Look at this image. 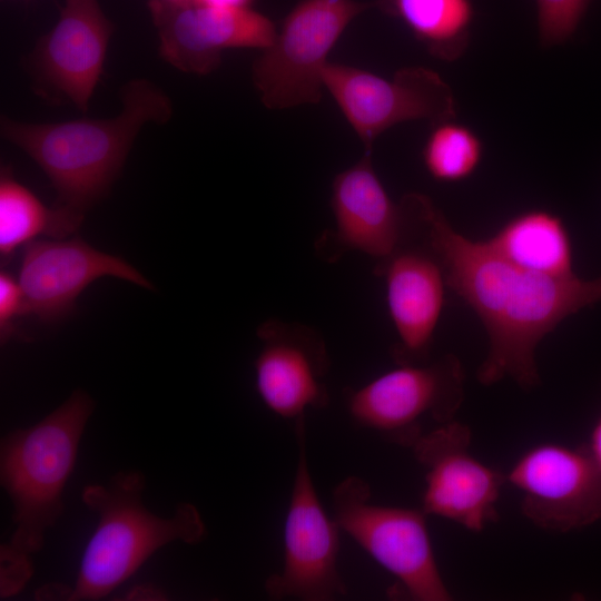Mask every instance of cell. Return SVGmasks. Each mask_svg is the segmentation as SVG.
Wrapping results in <instances>:
<instances>
[{
  "mask_svg": "<svg viewBox=\"0 0 601 601\" xmlns=\"http://www.w3.org/2000/svg\"><path fill=\"white\" fill-rule=\"evenodd\" d=\"M540 42L552 47L575 32L591 0H535Z\"/></svg>",
  "mask_w": 601,
  "mask_h": 601,
  "instance_id": "obj_22",
  "label": "cell"
},
{
  "mask_svg": "<svg viewBox=\"0 0 601 601\" xmlns=\"http://www.w3.org/2000/svg\"><path fill=\"white\" fill-rule=\"evenodd\" d=\"M160 1L170 3V4H186V3L197 2V0H160Z\"/></svg>",
  "mask_w": 601,
  "mask_h": 601,
  "instance_id": "obj_28",
  "label": "cell"
},
{
  "mask_svg": "<svg viewBox=\"0 0 601 601\" xmlns=\"http://www.w3.org/2000/svg\"><path fill=\"white\" fill-rule=\"evenodd\" d=\"M334 520L416 601H449L422 509L375 504L368 483L356 475L333 492Z\"/></svg>",
  "mask_w": 601,
  "mask_h": 601,
  "instance_id": "obj_6",
  "label": "cell"
},
{
  "mask_svg": "<svg viewBox=\"0 0 601 601\" xmlns=\"http://www.w3.org/2000/svg\"><path fill=\"white\" fill-rule=\"evenodd\" d=\"M374 7L400 20L436 59L454 61L469 46L472 0H376Z\"/></svg>",
  "mask_w": 601,
  "mask_h": 601,
  "instance_id": "obj_19",
  "label": "cell"
},
{
  "mask_svg": "<svg viewBox=\"0 0 601 601\" xmlns=\"http://www.w3.org/2000/svg\"><path fill=\"white\" fill-rule=\"evenodd\" d=\"M93 408L89 394L77 390L35 425L2 439L0 476L13 508L7 544L12 551L30 555L43 548L46 532L63 511L62 492Z\"/></svg>",
  "mask_w": 601,
  "mask_h": 601,
  "instance_id": "obj_4",
  "label": "cell"
},
{
  "mask_svg": "<svg viewBox=\"0 0 601 601\" xmlns=\"http://www.w3.org/2000/svg\"><path fill=\"white\" fill-rule=\"evenodd\" d=\"M505 476L522 493L523 515L543 530L565 533L601 519V466L588 445L538 444Z\"/></svg>",
  "mask_w": 601,
  "mask_h": 601,
  "instance_id": "obj_11",
  "label": "cell"
},
{
  "mask_svg": "<svg viewBox=\"0 0 601 601\" xmlns=\"http://www.w3.org/2000/svg\"><path fill=\"white\" fill-rule=\"evenodd\" d=\"M255 0H197V2L220 8H250Z\"/></svg>",
  "mask_w": 601,
  "mask_h": 601,
  "instance_id": "obj_26",
  "label": "cell"
},
{
  "mask_svg": "<svg viewBox=\"0 0 601 601\" xmlns=\"http://www.w3.org/2000/svg\"><path fill=\"white\" fill-rule=\"evenodd\" d=\"M146 477L120 471L107 484H90L82 501L98 514V524L83 551L69 600H97L131 577L161 546L201 542L206 526L198 510L180 503L170 518L151 513L142 503Z\"/></svg>",
  "mask_w": 601,
  "mask_h": 601,
  "instance_id": "obj_3",
  "label": "cell"
},
{
  "mask_svg": "<svg viewBox=\"0 0 601 601\" xmlns=\"http://www.w3.org/2000/svg\"><path fill=\"white\" fill-rule=\"evenodd\" d=\"M26 315L24 298L19 280L10 273H0V337L1 344L14 335V321Z\"/></svg>",
  "mask_w": 601,
  "mask_h": 601,
  "instance_id": "obj_23",
  "label": "cell"
},
{
  "mask_svg": "<svg viewBox=\"0 0 601 601\" xmlns=\"http://www.w3.org/2000/svg\"><path fill=\"white\" fill-rule=\"evenodd\" d=\"M30 555L12 551L7 544L1 546V597L17 593L32 574Z\"/></svg>",
  "mask_w": 601,
  "mask_h": 601,
  "instance_id": "obj_24",
  "label": "cell"
},
{
  "mask_svg": "<svg viewBox=\"0 0 601 601\" xmlns=\"http://www.w3.org/2000/svg\"><path fill=\"white\" fill-rule=\"evenodd\" d=\"M374 7L357 0H299L253 65V81L268 109L318 104L328 56L348 24Z\"/></svg>",
  "mask_w": 601,
  "mask_h": 601,
  "instance_id": "obj_5",
  "label": "cell"
},
{
  "mask_svg": "<svg viewBox=\"0 0 601 601\" xmlns=\"http://www.w3.org/2000/svg\"><path fill=\"white\" fill-rule=\"evenodd\" d=\"M147 7L159 37L160 57L188 73L213 72L226 49L264 50L277 32L275 23L252 7L170 4L160 0H149Z\"/></svg>",
  "mask_w": 601,
  "mask_h": 601,
  "instance_id": "obj_13",
  "label": "cell"
},
{
  "mask_svg": "<svg viewBox=\"0 0 601 601\" xmlns=\"http://www.w3.org/2000/svg\"><path fill=\"white\" fill-rule=\"evenodd\" d=\"M323 85L367 152L384 131L397 124L426 120L435 125L456 117L451 87L426 67H404L392 78H384L329 61L323 71Z\"/></svg>",
  "mask_w": 601,
  "mask_h": 601,
  "instance_id": "obj_8",
  "label": "cell"
},
{
  "mask_svg": "<svg viewBox=\"0 0 601 601\" xmlns=\"http://www.w3.org/2000/svg\"><path fill=\"white\" fill-rule=\"evenodd\" d=\"M140 597H145V599H150L148 597H151L154 600H164V595L151 588L139 587L130 593V599H140Z\"/></svg>",
  "mask_w": 601,
  "mask_h": 601,
  "instance_id": "obj_27",
  "label": "cell"
},
{
  "mask_svg": "<svg viewBox=\"0 0 601 601\" xmlns=\"http://www.w3.org/2000/svg\"><path fill=\"white\" fill-rule=\"evenodd\" d=\"M374 275L384 279L398 338L392 348L393 359L397 365L427 362L447 286L442 265L425 237L421 214L414 234L388 258L375 264Z\"/></svg>",
  "mask_w": 601,
  "mask_h": 601,
  "instance_id": "obj_16",
  "label": "cell"
},
{
  "mask_svg": "<svg viewBox=\"0 0 601 601\" xmlns=\"http://www.w3.org/2000/svg\"><path fill=\"white\" fill-rule=\"evenodd\" d=\"M471 439L470 427L452 420L422 434L411 449L425 470L423 512L481 532L499 519L506 476L470 453Z\"/></svg>",
  "mask_w": 601,
  "mask_h": 601,
  "instance_id": "obj_12",
  "label": "cell"
},
{
  "mask_svg": "<svg viewBox=\"0 0 601 601\" xmlns=\"http://www.w3.org/2000/svg\"><path fill=\"white\" fill-rule=\"evenodd\" d=\"M260 342L254 362L263 403L276 415L296 421L307 410L329 403L324 378L331 359L321 333L302 323L270 318L257 328Z\"/></svg>",
  "mask_w": 601,
  "mask_h": 601,
  "instance_id": "obj_15",
  "label": "cell"
},
{
  "mask_svg": "<svg viewBox=\"0 0 601 601\" xmlns=\"http://www.w3.org/2000/svg\"><path fill=\"white\" fill-rule=\"evenodd\" d=\"M481 138L454 119L432 125L422 149L428 175L441 183H457L472 176L483 157Z\"/></svg>",
  "mask_w": 601,
  "mask_h": 601,
  "instance_id": "obj_21",
  "label": "cell"
},
{
  "mask_svg": "<svg viewBox=\"0 0 601 601\" xmlns=\"http://www.w3.org/2000/svg\"><path fill=\"white\" fill-rule=\"evenodd\" d=\"M81 223L62 209L47 207L30 189L2 169L0 178V255L10 258L17 249L40 236L67 238Z\"/></svg>",
  "mask_w": 601,
  "mask_h": 601,
  "instance_id": "obj_20",
  "label": "cell"
},
{
  "mask_svg": "<svg viewBox=\"0 0 601 601\" xmlns=\"http://www.w3.org/2000/svg\"><path fill=\"white\" fill-rule=\"evenodd\" d=\"M122 109L108 119L27 124L2 116L1 136L31 157L50 179L53 206L81 221L108 193L140 128L165 124L173 114L169 97L146 79L121 88Z\"/></svg>",
  "mask_w": 601,
  "mask_h": 601,
  "instance_id": "obj_2",
  "label": "cell"
},
{
  "mask_svg": "<svg viewBox=\"0 0 601 601\" xmlns=\"http://www.w3.org/2000/svg\"><path fill=\"white\" fill-rule=\"evenodd\" d=\"M465 372L446 354L434 362L398 364L368 383L345 391L347 412L357 425L387 441L412 447L423 422L454 420L464 400Z\"/></svg>",
  "mask_w": 601,
  "mask_h": 601,
  "instance_id": "obj_7",
  "label": "cell"
},
{
  "mask_svg": "<svg viewBox=\"0 0 601 601\" xmlns=\"http://www.w3.org/2000/svg\"><path fill=\"white\" fill-rule=\"evenodd\" d=\"M104 276L154 288L125 259L100 252L79 237L33 240L24 246L18 277L26 315L57 323L69 316L78 296Z\"/></svg>",
  "mask_w": 601,
  "mask_h": 601,
  "instance_id": "obj_14",
  "label": "cell"
},
{
  "mask_svg": "<svg viewBox=\"0 0 601 601\" xmlns=\"http://www.w3.org/2000/svg\"><path fill=\"white\" fill-rule=\"evenodd\" d=\"M486 243L500 256L529 272L569 277L573 249L562 218L545 209H530L508 220Z\"/></svg>",
  "mask_w": 601,
  "mask_h": 601,
  "instance_id": "obj_18",
  "label": "cell"
},
{
  "mask_svg": "<svg viewBox=\"0 0 601 601\" xmlns=\"http://www.w3.org/2000/svg\"><path fill=\"white\" fill-rule=\"evenodd\" d=\"M294 423L298 455L284 524V562L264 587L272 599L329 601L347 594L337 566L341 529L324 510L314 486L305 416Z\"/></svg>",
  "mask_w": 601,
  "mask_h": 601,
  "instance_id": "obj_9",
  "label": "cell"
},
{
  "mask_svg": "<svg viewBox=\"0 0 601 601\" xmlns=\"http://www.w3.org/2000/svg\"><path fill=\"white\" fill-rule=\"evenodd\" d=\"M329 204L334 226L325 229L314 245L316 255L329 264L352 252L381 263L396 252L418 225L415 193L394 201L374 169L372 152L367 151L334 177Z\"/></svg>",
  "mask_w": 601,
  "mask_h": 601,
  "instance_id": "obj_10",
  "label": "cell"
},
{
  "mask_svg": "<svg viewBox=\"0 0 601 601\" xmlns=\"http://www.w3.org/2000/svg\"><path fill=\"white\" fill-rule=\"evenodd\" d=\"M425 237L439 258L446 286L481 319L489 352L476 372L490 386L504 378L532 390L541 382L535 353L560 323L601 302V276L551 277L523 269L456 231L444 214L420 194Z\"/></svg>",
  "mask_w": 601,
  "mask_h": 601,
  "instance_id": "obj_1",
  "label": "cell"
},
{
  "mask_svg": "<svg viewBox=\"0 0 601 601\" xmlns=\"http://www.w3.org/2000/svg\"><path fill=\"white\" fill-rule=\"evenodd\" d=\"M112 31L97 0H66L57 23L31 53V75L39 91L86 111L104 70Z\"/></svg>",
  "mask_w": 601,
  "mask_h": 601,
  "instance_id": "obj_17",
  "label": "cell"
},
{
  "mask_svg": "<svg viewBox=\"0 0 601 601\" xmlns=\"http://www.w3.org/2000/svg\"><path fill=\"white\" fill-rule=\"evenodd\" d=\"M588 446L598 464L601 466V416L592 430Z\"/></svg>",
  "mask_w": 601,
  "mask_h": 601,
  "instance_id": "obj_25",
  "label": "cell"
}]
</instances>
